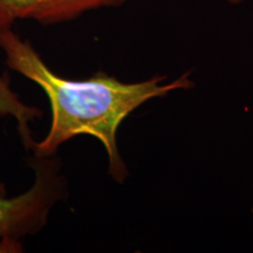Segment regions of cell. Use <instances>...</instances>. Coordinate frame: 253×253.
<instances>
[{
	"label": "cell",
	"instance_id": "2",
	"mask_svg": "<svg viewBox=\"0 0 253 253\" xmlns=\"http://www.w3.org/2000/svg\"><path fill=\"white\" fill-rule=\"evenodd\" d=\"M26 162L34 172L27 191L8 198L0 183V249L6 252H23L21 239L38 235L48 223L53 209L68 197V182L58 154L33 155Z\"/></svg>",
	"mask_w": 253,
	"mask_h": 253
},
{
	"label": "cell",
	"instance_id": "1",
	"mask_svg": "<svg viewBox=\"0 0 253 253\" xmlns=\"http://www.w3.org/2000/svg\"><path fill=\"white\" fill-rule=\"evenodd\" d=\"M0 48L5 54L6 66L36 82L48 97L50 128L45 138L34 142L33 155L52 156L72 138L91 136L103 144L108 156V172L119 184L129 177L116 141L122 122L149 100L195 87L190 79L191 72H185L169 84L164 82V75L126 84L102 71L84 80L62 78L46 65L30 41L21 39L13 27L0 30Z\"/></svg>",
	"mask_w": 253,
	"mask_h": 253
},
{
	"label": "cell",
	"instance_id": "4",
	"mask_svg": "<svg viewBox=\"0 0 253 253\" xmlns=\"http://www.w3.org/2000/svg\"><path fill=\"white\" fill-rule=\"evenodd\" d=\"M12 118L17 122V130L25 150L33 148L34 141L30 125L34 120L42 118V112L36 106H28L20 100L19 95L12 89L8 73L0 77V119Z\"/></svg>",
	"mask_w": 253,
	"mask_h": 253
},
{
	"label": "cell",
	"instance_id": "3",
	"mask_svg": "<svg viewBox=\"0 0 253 253\" xmlns=\"http://www.w3.org/2000/svg\"><path fill=\"white\" fill-rule=\"evenodd\" d=\"M126 0H0V30L18 20H34L43 26L75 20L87 12L114 8Z\"/></svg>",
	"mask_w": 253,
	"mask_h": 253
},
{
	"label": "cell",
	"instance_id": "6",
	"mask_svg": "<svg viewBox=\"0 0 253 253\" xmlns=\"http://www.w3.org/2000/svg\"><path fill=\"white\" fill-rule=\"evenodd\" d=\"M252 212H253V209H252Z\"/></svg>",
	"mask_w": 253,
	"mask_h": 253
},
{
	"label": "cell",
	"instance_id": "5",
	"mask_svg": "<svg viewBox=\"0 0 253 253\" xmlns=\"http://www.w3.org/2000/svg\"><path fill=\"white\" fill-rule=\"evenodd\" d=\"M227 2H229L230 5H240V4H243V2L245 1V0H226Z\"/></svg>",
	"mask_w": 253,
	"mask_h": 253
}]
</instances>
